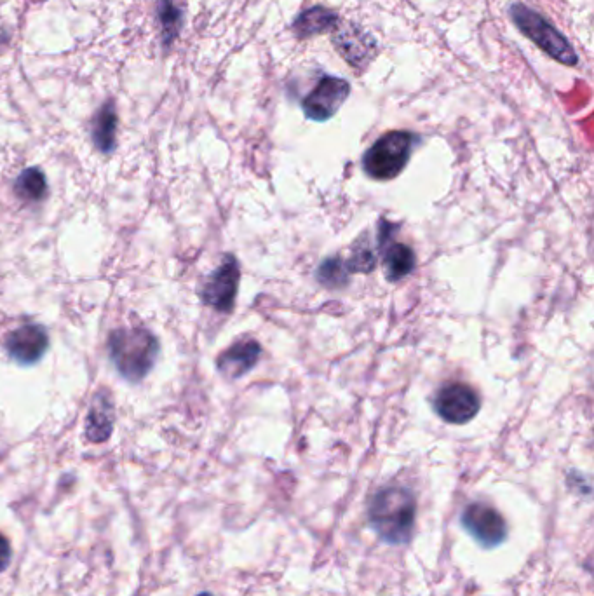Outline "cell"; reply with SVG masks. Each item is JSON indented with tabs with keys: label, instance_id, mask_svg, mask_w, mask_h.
<instances>
[{
	"label": "cell",
	"instance_id": "cell-3",
	"mask_svg": "<svg viewBox=\"0 0 594 596\" xmlns=\"http://www.w3.org/2000/svg\"><path fill=\"white\" fill-rule=\"evenodd\" d=\"M415 135L410 131H391L380 136L363 156V170L368 177L385 182L399 177L412 157Z\"/></svg>",
	"mask_w": 594,
	"mask_h": 596
},
{
	"label": "cell",
	"instance_id": "cell-19",
	"mask_svg": "<svg viewBox=\"0 0 594 596\" xmlns=\"http://www.w3.org/2000/svg\"><path fill=\"white\" fill-rule=\"evenodd\" d=\"M9 560H11V546L6 537L0 536V572L6 570Z\"/></svg>",
	"mask_w": 594,
	"mask_h": 596
},
{
	"label": "cell",
	"instance_id": "cell-14",
	"mask_svg": "<svg viewBox=\"0 0 594 596\" xmlns=\"http://www.w3.org/2000/svg\"><path fill=\"white\" fill-rule=\"evenodd\" d=\"M338 16L331 9L318 6L307 9L293 23V32L298 39H309L314 35L326 34L337 27Z\"/></svg>",
	"mask_w": 594,
	"mask_h": 596
},
{
	"label": "cell",
	"instance_id": "cell-15",
	"mask_svg": "<svg viewBox=\"0 0 594 596\" xmlns=\"http://www.w3.org/2000/svg\"><path fill=\"white\" fill-rule=\"evenodd\" d=\"M115 129H117V114L114 105L107 103L93 122V140L98 149L108 154L115 149Z\"/></svg>",
	"mask_w": 594,
	"mask_h": 596
},
{
	"label": "cell",
	"instance_id": "cell-4",
	"mask_svg": "<svg viewBox=\"0 0 594 596\" xmlns=\"http://www.w3.org/2000/svg\"><path fill=\"white\" fill-rule=\"evenodd\" d=\"M509 16L514 25L520 28L521 34L527 35L547 56L567 67H575L579 63L570 42L542 14L525 4H513L509 9Z\"/></svg>",
	"mask_w": 594,
	"mask_h": 596
},
{
	"label": "cell",
	"instance_id": "cell-2",
	"mask_svg": "<svg viewBox=\"0 0 594 596\" xmlns=\"http://www.w3.org/2000/svg\"><path fill=\"white\" fill-rule=\"evenodd\" d=\"M161 346L147 328H119L110 333L108 353L115 370L131 384L142 382L156 365Z\"/></svg>",
	"mask_w": 594,
	"mask_h": 596
},
{
	"label": "cell",
	"instance_id": "cell-17",
	"mask_svg": "<svg viewBox=\"0 0 594 596\" xmlns=\"http://www.w3.org/2000/svg\"><path fill=\"white\" fill-rule=\"evenodd\" d=\"M318 278L328 286L342 285L347 281V271L338 258H330L319 267Z\"/></svg>",
	"mask_w": 594,
	"mask_h": 596
},
{
	"label": "cell",
	"instance_id": "cell-12",
	"mask_svg": "<svg viewBox=\"0 0 594 596\" xmlns=\"http://www.w3.org/2000/svg\"><path fill=\"white\" fill-rule=\"evenodd\" d=\"M262 347L255 340H243L227 349L216 361L218 372L225 379L236 380L251 372L260 359Z\"/></svg>",
	"mask_w": 594,
	"mask_h": 596
},
{
	"label": "cell",
	"instance_id": "cell-1",
	"mask_svg": "<svg viewBox=\"0 0 594 596\" xmlns=\"http://www.w3.org/2000/svg\"><path fill=\"white\" fill-rule=\"evenodd\" d=\"M415 515L417 502L408 488H382L368 504V522L377 536L392 546L412 539Z\"/></svg>",
	"mask_w": 594,
	"mask_h": 596
},
{
	"label": "cell",
	"instance_id": "cell-10",
	"mask_svg": "<svg viewBox=\"0 0 594 596\" xmlns=\"http://www.w3.org/2000/svg\"><path fill=\"white\" fill-rule=\"evenodd\" d=\"M333 35V44L340 55L351 63L352 67L365 68L377 51V44L370 35L356 25H342Z\"/></svg>",
	"mask_w": 594,
	"mask_h": 596
},
{
	"label": "cell",
	"instance_id": "cell-11",
	"mask_svg": "<svg viewBox=\"0 0 594 596\" xmlns=\"http://www.w3.org/2000/svg\"><path fill=\"white\" fill-rule=\"evenodd\" d=\"M394 232L396 227L387 222L384 229H380V251L384 253L385 278L391 283L405 279L415 269V253L412 248L406 244L391 243Z\"/></svg>",
	"mask_w": 594,
	"mask_h": 596
},
{
	"label": "cell",
	"instance_id": "cell-6",
	"mask_svg": "<svg viewBox=\"0 0 594 596\" xmlns=\"http://www.w3.org/2000/svg\"><path fill=\"white\" fill-rule=\"evenodd\" d=\"M351 95V84L342 77L324 75L302 102L307 119L324 122L337 114L345 100Z\"/></svg>",
	"mask_w": 594,
	"mask_h": 596
},
{
	"label": "cell",
	"instance_id": "cell-9",
	"mask_svg": "<svg viewBox=\"0 0 594 596\" xmlns=\"http://www.w3.org/2000/svg\"><path fill=\"white\" fill-rule=\"evenodd\" d=\"M4 349L9 358L14 359L18 365H35L48 353V330L37 323L20 326L7 335Z\"/></svg>",
	"mask_w": 594,
	"mask_h": 596
},
{
	"label": "cell",
	"instance_id": "cell-8",
	"mask_svg": "<svg viewBox=\"0 0 594 596\" xmlns=\"http://www.w3.org/2000/svg\"><path fill=\"white\" fill-rule=\"evenodd\" d=\"M480 396L466 384L441 387L434 398V410L448 424H467L480 414Z\"/></svg>",
	"mask_w": 594,
	"mask_h": 596
},
{
	"label": "cell",
	"instance_id": "cell-18",
	"mask_svg": "<svg viewBox=\"0 0 594 596\" xmlns=\"http://www.w3.org/2000/svg\"><path fill=\"white\" fill-rule=\"evenodd\" d=\"M375 257H373L372 250L368 248H361L352 253V257L347 262V272H370L375 267Z\"/></svg>",
	"mask_w": 594,
	"mask_h": 596
},
{
	"label": "cell",
	"instance_id": "cell-7",
	"mask_svg": "<svg viewBox=\"0 0 594 596\" xmlns=\"http://www.w3.org/2000/svg\"><path fill=\"white\" fill-rule=\"evenodd\" d=\"M239 279H241L239 262L234 255H225L220 267L204 283L201 290L204 304L210 305L216 311H232L236 304Z\"/></svg>",
	"mask_w": 594,
	"mask_h": 596
},
{
	"label": "cell",
	"instance_id": "cell-16",
	"mask_svg": "<svg viewBox=\"0 0 594 596\" xmlns=\"http://www.w3.org/2000/svg\"><path fill=\"white\" fill-rule=\"evenodd\" d=\"M14 190L25 201H42L48 194V180L39 168H28L16 178Z\"/></svg>",
	"mask_w": 594,
	"mask_h": 596
},
{
	"label": "cell",
	"instance_id": "cell-20",
	"mask_svg": "<svg viewBox=\"0 0 594 596\" xmlns=\"http://www.w3.org/2000/svg\"><path fill=\"white\" fill-rule=\"evenodd\" d=\"M199 596H211L210 593H203V595H199Z\"/></svg>",
	"mask_w": 594,
	"mask_h": 596
},
{
	"label": "cell",
	"instance_id": "cell-5",
	"mask_svg": "<svg viewBox=\"0 0 594 596\" xmlns=\"http://www.w3.org/2000/svg\"><path fill=\"white\" fill-rule=\"evenodd\" d=\"M462 527L474 541L483 548L492 549L500 546L507 539V523L497 509L483 502H473L466 506L460 516Z\"/></svg>",
	"mask_w": 594,
	"mask_h": 596
},
{
	"label": "cell",
	"instance_id": "cell-13",
	"mask_svg": "<svg viewBox=\"0 0 594 596\" xmlns=\"http://www.w3.org/2000/svg\"><path fill=\"white\" fill-rule=\"evenodd\" d=\"M114 420V403L110 400V394L107 391H100L91 403L88 419H86L88 440L93 443L107 441L114 431Z\"/></svg>",
	"mask_w": 594,
	"mask_h": 596
}]
</instances>
